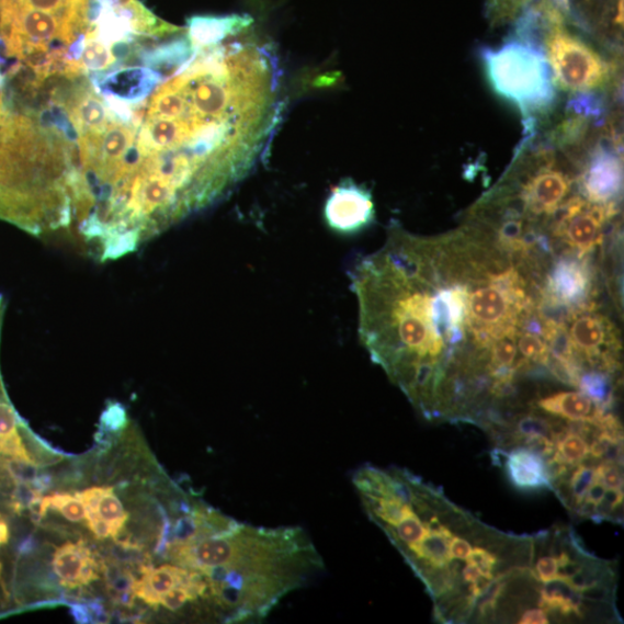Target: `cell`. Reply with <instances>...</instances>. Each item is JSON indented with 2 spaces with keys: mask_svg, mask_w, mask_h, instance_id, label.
I'll list each match as a JSON object with an SVG mask.
<instances>
[{
  "mask_svg": "<svg viewBox=\"0 0 624 624\" xmlns=\"http://www.w3.org/2000/svg\"><path fill=\"white\" fill-rule=\"evenodd\" d=\"M577 387L599 406L612 410L615 389L611 374L594 370L585 371Z\"/></svg>",
  "mask_w": 624,
  "mask_h": 624,
  "instance_id": "cell-12",
  "label": "cell"
},
{
  "mask_svg": "<svg viewBox=\"0 0 624 624\" xmlns=\"http://www.w3.org/2000/svg\"><path fill=\"white\" fill-rule=\"evenodd\" d=\"M467 564L476 566L484 576L493 578L492 571L499 565V557L481 547L473 548L466 558Z\"/></svg>",
  "mask_w": 624,
  "mask_h": 624,
  "instance_id": "cell-24",
  "label": "cell"
},
{
  "mask_svg": "<svg viewBox=\"0 0 624 624\" xmlns=\"http://www.w3.org/2000/svg\"><path fill=\"white\" fill-rule=\"evenodd\" d=\"M127 424L125 407L120 402H113L105 407L100 418L101 435H112L121 432Z\"/></svg>",
  "mask_w": 624,
  "mask_h": 624,
  "instance_id": "cell-20",
  "label": "cell"
},
{
  "mask_svg": "<svg viewBox=\"0 0 624 624\" xmlns=\"http://www.w3.org/2000/svg\"><path fill=\"white\" fill-rule=\"evenodd\" d=\"M549 622L548 614L543 609L529 610L520 620L521 624H546Z\"/></svg>",
  "mask_w": 624,
  "mask_h": 624,
  "instance_id": "cell-29",
  "label": "cell"
},
{
  "mask_svg": "<svg viewBox=\"0 0 624 624\" xmlns=\"http://www.w3.org/2000/svg\"><path fill=\"white\" fill-rule=\"evenodd\" d=\"M557 559L555 556H545L540 558L534 567V578L537 582H551L557 577Z\"/></svg>",
  "mask_w": 624,
  "mask_h": 624,
  "instance_id": "cell-27",
  "label": "cell"
},
{
  "mask_svg": "<svg viewBox=\"0 0 624 624\" xmlns=\"http://www.w3.org/2000/svg\"><path fill=\"white\" fill-rule=\"evenodd\" d=\"M114 2L121 8L133 11L141 18L154 16V14L147 11L138 0H114Z\"/></svg>",
  "mask_w": 624,
  "mask_h": 624,
  "instance_id": "cell-31",
  "label": "cell"
},
{
  "mask_svg": "<svg viewBox=\"0 0 624 624\" xmlns=\"http://www.w3.org/2000/svg\"><path fill=\"white\" fill-rule=\"evenodd\" d=\"M53 568L63 587L77 589L94 582L100 566L90 547L78 542L63 545L55 552Z\"/></svg>",
  "mask_w": 624,
  "mask_h": 624,
  "instance_id": "cell-9",
  "label": "cell"
},
{
  "mask_svg": "<svg viewBox=\"0 0 624 624\" xmlns=\"http://www.w3.org/2000/svg\"><path fill=\"white\" fill-rule=\"evenodd\" d=\"M617 213V204H595L572 196L551 225L552 239L566 246L568 252L589 256L604 242L606 226Z\"/></svg>",
  "mask_w": 624,
  "mask_h": 624,
  "instance_id": "cell-3",
  "label": "cell"
},
{
  "mask_svg": "<svg viewBox=\"0 0 624 624\" xmlns=\"http://www.w3.org/2000/svg\"><path fill=\"white\" fill-rule=\"evenodd\" d=\"M605 492H606V487L604 486V484H602L595 478L594 483L589 488L585 500L594 506H598L601 502V500L604 499Z\"/></svg>",
  "mask_w": 624,
  "mask_h": 624,
  "instance_id": "cell-30",
  "label": "cell"
},
{
  "mask_svg": "<svg viewBox=\"0 0 624 624\" xmlns=\"http://www.w3.org/2000/svg\"><path fill=\"white\" fill-rule=\"evenodd\" d=\"M512 427V432L521 440L529 436H547L552 439V418L526 415L519 420L514 419Z\"/></svg>",
  "mask_w": 624,
  "mask_h": 624,
  "instance_id": "cell-18",
  "label": "cell"
},
{
  "mask_svg": "<svg viewBox=\"0 0 624 624\" xmlns=\"http://www.w3.org/2000/svg\"><path fill=\"white\" fill-rule=\"evenodd\" d=\"M106 580V589L117 604L124 608H133L135 601L134 586L136 577L120 565L111 567L102 566Z\"/></svg>",
  "mask_w": 624,
  "mask_h": 624,
  "instance_id": "cell-13",
  "label": "cell"
},
{
  "mask_svg": "<svg viewBox=\"0 0 624 624\" xmlns=\"http://www.w3.org/2000/svg\"><path fill=\"white\" fill-rule=\"evenodd\" d=\"M449 546L451 557L456 559H466L472 551L468 542L455 535L451 537Z\"/></svg>",
  "mask_w": 624,
  "mask_h": 624,
  "instance_id": "cell-28",
  "label": "cell"
},
{
  "mask_svg": "<svg viewBox=\"0 0 624 624\" xmlns=\"http://www.w3.org/2000/svg\"><path fill=\"white\" fill-rule=\"evenodd\" d=\"M568 326L575 353L583 368L587 364L589 370L611 375L620 371L619 330L597 306L575 310Z\"/></svg>",
  "mask_w": 624,
  "mask_h": 624,
  "instance_id": "cell-4",
  "label": "cell"
},
{
  "mask_svg": "<svg viewBox=\"0 0 624 624\" xmlns=\"http://www.w3.org/2000/svg\"><path fill=\"white\" fill-rule=\"evenodd\" d=\"M536 0H487V15L492 26L514 24Z\"/></svg>",
  "mask_w": 624,
  "mask_h": 624,
  "instance_id": "cell-14",
  "label": "cell"
},
{
  "mask_svg": "<svg viewBox=\"0 0 624 624\" xmlns=\"http://www.w3.org/2000/svg\"><path fill=\"white\" fill-rule=\"evenodd\" d=\"M540 410L567 421H587L595 423L606 412L582 392H564L542 398L536 402Z\"/></svg>",
  "mask_w": 624,
  "mask_h": 624,
  "instance_id": "cell-11",
  "label": "cell"
},
{
  "mask_svg": "<svg viewBox=\"0 0 624 624\" xmlns=\"http://www.w3.org/2000/svg\"><path fill=\"white\" fill-rule=\"evenodd\" d=\"M545 284L541 293L571 310L597 306L594 296V275L589 256L568 252L555 257L548 266Z\"/></svg>",
  "mask_w": 624,
  "mask_h": 624,
  "instance_id": "cell-6",
  "label": "cell"
},
{
  "mask_svg": "<svg viewBox=\"0 0 624 624\" xmlns=\"http://www.w3.org/2000/svg\"><path fill=\"white\" fill-rule=\"evenodd\" d=\"M76 497L84 507L86 522L99 540L121 533L128 514L112 487H93L77 492Z\"/></svg>",
  "mask_w": 624,
  "mask_h": 624,
  "instance_id": "cell-8",
  "label": "cell"
},
{
  "mask_svg": "<svg viewBox=\"0 0 624 624\" xmlns=\"http://www.w3.org/2000/svg\"><path fill=\"white\" fill-rule=\"evenodd\" d=\"M8 475L14 483L32 484L38 477L36 464L19 460H9L5 462Z\"/></svg>",
  "mask_w": 624,
  "mask_h": 624,
  "instance_id": "cell-23",
  "label": "cell"
},
{
  "mask_svg": "<svg viewBox=\"0 0 624 624\" xmlns=\"http://www.w3.org/2000/svg\"><path fill=\"white\" fill-rule=\"evenodd\" d=\"M479 57L492 92L520 112L533 134L536 122L554 111L557 100L542 47L513 35L498 48H481Z\"/></svg>",
  "mask_w": 624,
  "mask_h": 624,
  "instance_id": "cell-2",
  "label": "cell"
},
{
  "mask_svg": "<svg viewBox=\"0 0 624 624\" xmlns=\"http://www.w3.org/2000/svg\"><path fill=\"white\" fill-rule=\"evenodd\" d=\"M42 499V492L35 489L31 484L15 483L12 491V499L10 507L16 514L23 513L30 507Z\"/></svg>",
  "mask_w": 624,
  "mask_h": 624,
  "instance_id": "cell-21",
  "label": "cell"
},
{
  "mask_svg": "<svg viewBox=\"0 0 624 624\" xmlns=\"http://www.w3.org/2000/svg\"><path fill=\"white\" fill-rule=\"evenodd\" d=\"M0 454L13 460L34 463L23 439L19 435V432L5 438H0Z\"/></svg>",
  "mask_w": 624,
  "mask_h": 624,
  "instance_id": "cell-22",
  "label": "cell"
},
{
  "mask_svg": "<svg viewBox=\"0 0 624 624\" xmlns=\"http://www.w3.org/2000/svg\"><path fill=\"white\" fill-rule=\"evenodd\" d=\"M619 140L599 137L578 164L577 186L595 204H617L623 190V160Z\"/></svg>",
  "mask_w": 624,
  "mask_h": 624,
  "instance_id": "cell-5",
  "label": "cell"
},
{
  "mask_svg": "<svg viewBox=\"0 0 624 624\" xmlns=\"http://www.w3.org/2000/svg\"><path fill=\"white\" fill-rule=\"evenodd\" d=\"M495 247L466 223L435 238L394 224L385 245L351 272L362 345L427 419L441 417L457 385L488 375L468 293Z\"/></svg>",
  "mask_w": 624,
  "mask_h": 624,
  "instance_id": "cell-1",
  "label": "cell"
},
{
  "mask_svg": "<svg viewBox=\"0 0 624 624\" xmlns=\"http://www.w3.org/2000/svg\"><path fill=\"white\" fill-rule=\"evenodd\" d=\"M594 480L595 468L579 464L578 467L572 470V475L569 480V489L574 504L572 511H575V509L585 501L587 492Z\"/></svg>",
  "mask_w": 624,
  "mask_h": 624,
  "instance_id": "cell-19",
  "label": "cell"
},
{
  "mask_svg": "<svg viewBox=\"0 0 624 624\" xmlns=\"http://www.w3.org/2000/svg\"><path fill=\"white\" fill-rule=\"evenodd\" d=\"M595 478L606 488L623 489L622 466L613 463L601 462L595 467Z\"/></svg>",
  "mask_w": 624,
  "mask_h": 624,
  "instance_id": "cell-25",
  "label": "cell"
},
{
  "mask_svg": "<svg viewBox=\"0 0 624 624\" xmlns=\"http://www.w3.org/2000/svg\"><path fill=\"white\" fill-rule=\"evenodd\" d=\"M10 537V531L8 524L0 520V546L8 544ZM3 567L0 565V578H2Z\"/></svg>",
  "mask_w": 624,
  "mask_h": 624,
  "instance_id": "cell-34",
  "label": "cell"
},
{
  "mask_svg": "<svg viewBox=\"0 0 624 624\" xmlns=\"http://www.w3.org/2000/svg\"><path fill=\"white\" fill-rule=\"evenodd\" d=\"M521 444L525 447L548 460L554 455L556 450L555 443L547 436H529L521 440Z\"/></svg>",
  "mask_w": 624,
  "mask_h": 624,
  "instance_id": "cell-26",
  "label": "cell"
},
{
  "mask_svg": "<svg viewBox=\"0 0 624 624\" xmlns=\"http://www.w3.org/2000/svg\"><path fill=\"white\" fill-rule=\"evenodd\" d=\"M504 469L510 484L521 491H541L552 489L544 457L527 447H515L506 452Z\"/></svg>",
  "mask_w": 624,
  "mask_h": 624,
  "instance_id": "cell-10",
  "label": "cell"
},
{
  "mask_svg": "<svg viewBox=\"0 0 624 624\" xmlns=\"http://www.w3.org/2000/svg\"><path fill=\"white\" fill-rule=\"evenodd\" d=\"M518 350L521 353V360L529 365H545L549 358V348L544 337L523 329H519Z\"/></svg>",
  "mask_w": 624,
  "mask_h": 624,
  "instance_id": "cell-16",
  "label": "cell"
},
{
  "mask_svg": "<svg viewBox=\"0 0 624 624\" xmlns=\"http://www.w3.org/2000/svg\"><path fill=\"white\" fill-rule=\"evenodd\" d=\"M326 217L330 227L341 232L370 226L375 218L371 193L350 182L339 185L328 201Z\"/></svg>",
  "mask_w": 624,
  "mask_h": 624,
  "instance_id": "cell-7",
  "label": "cell"
},
{
  "mask_svg": "<svg viewBox=\"0 0 624 624\" xmlns=\"http://www.w3.org/2000/svg\"><path fill=\"white\" fill-rule=\"evenodd\" d=\"M35 541L34 537L32 535L27 536L26 540H24L23 542H21V544L18 547L19 554L20 555H27L33 553V551L35 549Z\"/></svg>",
  "mask_w": 624,
  "mask_h": 624,
  "instance_id": "cell-33",
  "label": "cell"
},
{
  "mask_svg": "<svg viewBox=\"0 0 624 624\" xmlns=\"http://www.w3.org/2000/svg\"><path fill=\"white\" fill-rule=\"evenodd\" d=\"M589 455V444L582 436L569 432L556 443L554 455L549 458L576 466Z\"/></svg>",
  "mask_w": 624,
  "mask_h": 624,
  "instance_id": "cell-17",
  "label": "cell"
},
{
  "mask_svg": "<svg viewBox=\"0 0 624 624\" xmlns=\"http://www.w3.org/2000/svg\"><path fill=\"white\" fill-rule=\"evenodd\" d=\"M49 509L61 513L64 519L79 523L86 521V510L82 502L70 493H54L52 497L42 498L41 514L45 518Z\"/></svg>",
  "mask_w": 624,
  "mask_h": 624,
  "instance_id": "cell-15",
  "label": "cell"
},
{
  "mask_svg": "<svg viewBox=\"0 0 624 624\" xmlns=\"http://www.w3.org/2000/svg\"><path fill=\"white\" fill-rule=\"evenodd\" d=\"M462 574L464 582L468 585L476 582V580L483 575L476 566L469 564H467V566L463 569Z\"/></svg>",
  "mask_w": 624,
  "mask_h": 624,
  "instance_id": "cell-32",
  "label": "cell"
}]
</instances>
